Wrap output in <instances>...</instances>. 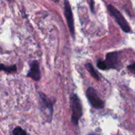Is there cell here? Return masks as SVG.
<instances>
[{"label": "cell", "instance_id": "cell-1", "mask_svg": "<svg viewBox=\"0 0 135 135\" xmlns=\"http://www.w3.org/2000/svg\"><path fill=\"white\" fill-rule=\"evenodd\" d=\"M119 54L117 52L108 53L104 61H98L97 66L102 70L116 69L119 67Z\"/></svg>", "mask_w": 135, "mask_h": 135}, {"label": "cell", "instance_id": "cell-2", "mask_svg": "<svg viewBox=\"0 0 135 135\" xmlns=\"http://www.w3.org/2000/svg\"><path fill=\"white\" fill-rule=\"evenodd\" d=\"M71 108H72V116L71 121L75 125H77L79 121L83 116V107L79 98L76 94H73L71 97Z\"/></svg>", "mask_w": 135, "mask_h": 135}, {"label": "cell", "instance_id": "cell-3", "mask_svg": "<svg viewBox=\"0 0 135 135\" xmlns=\"http://www.w3.org/2000/svg\"><path fill=\"white\" fill-rule=\"evenodd\" d=\"M108 10H109V13H111L112 16L113 17V18H115V20L116 21V22H117L119 25L120 27L125 32H129L131 31V28L129 26V23L127 22V21H126V19L125 18V17L123 16V15L120 13L119 11L117 9H116L113 5H109L108 6Z\"/></svg>", "mask_w": 135, "mask_h": 135}, {"label": "cell", "instance_id": "cell-4", "mask_svg": "<svg viewBox=\"0 0 135 135\" xmlns=\"http://www.w3.org/2000/svg\"><path fill=\"white\" fill-rule=\"evenodd\" d=\"M86 97L93 108L98 109L104 108V102L100 99V98L98 96L96 91L93 88L90 87V88H88V90L86 91Z\"/></svg>", "mask_w": 135, "mask_h": 135}, {"label": "cell", "instance_id": "cell-5", "mask_svg": "<svg viewBox=\"0 0 135 135\" xmlns=\"http://www.w3.org/2000/svg\"><path fill=\"white\" fill-rule=\"evenodd\" d=\"M64 13L65 18L67 19L68 27L69 29L70 33L73 38H75V28H74V19L73 15L72 9L70 5L69 0H65L64 3Z\"/></svg>", "mask_w": 135, "mask_h": 135}, {"label": "cell", "instance_id": "cell-6", "mask_svg": "<svg viewBox=\"0 0 135 135\" xmlns=\"http://www.w3.org/2000/svg\"><path fill=\"white\" fill-rule=\"evenodd\" d=\"M27 76L30 77L36 81H38L41 78L40 71L39 63L37 61H34L30 65V70L27 74Z\"/></svg>", "mask_w": 135, "mask_h": 135}, {"label": "cell", "instance_id": "cell-7", "mask_svg": "<svg viewBox=\"0 0 135 135\" xmlns=\"http://www.w3.org/2000/svg\"><path fill=\"white\" fill-rule=\"evenodd\" d=\"M40 97L41 101H42L44 106L46 109H47L50 111L51 115L52 114L53 104L52 102H51V100H50L44 94L42 93V92H40Z\"/></svg>", "mask_w": 135, "mask_h": 135}, {"label": "cell", "instance_id": "cell-8", "mask_svg": "<svg viewBox=\"0 0 135 135\" xmlns=\"http://www.w3.org/2000/svg\"><path fill=\"white\" fill-rule=\"evenodd\" d=\"M86 67L88 72L90 73V75H92L94 79H96V80H99V79H100V76H99L98 74V73L95 71L93 66H92L90 63H88V64L86 65Z\"/></svg>", "mask_w": 135, "mask_h": 135}, {"label": "cell", "instance_id": "cell-9", "mask_svg": "<svg viewBox=\"0 0 135 135\" xmlns=\"http://www.w3.org/2000/svg\"><path fill=\"white\" fill-rule=\"evenodd\" d=\"M1 70L2 71H5V72L8 73H15L17 72V67L15 65L13 66H5L3 65H1Z\"/></svg>", "mask_w": 135, "mask_h": 135}, {"label": "cell", "instance_id": "cell-10", "mask_svg": "<svg viewBox=\"0 0 135 135\" xmlns=\"http://www.w3.org/2000/svg\"><path fill=\"white\" fill-rule=\"evenodd\" d=\"M13 135H28L21 127H16L13 131Z\"/></svg>", "mask_w": 135, "mask_h": 135}, {"label": "cell", "instance_id": "cell-11", "mask_svg": "<svg viewBox=\"0 0 135 135\" xmlns=\"http://www.w3.org/2000/svg\"><path fill=\"white\" fill-rule=\"evenodd\" d=\"M127 69L131 71V72H132L133 73L135 74V63H132V64H131L130 65L128 66Z\"/></svg>", "mask_w": 135, "mask_h": 135}, {"label": "cell", "instance_id": "cell-12", "mask_svg": "<svg viewBox=\"0 0 135 135\" xmlns=\"http://www.w3.org/2000/svg\"><path fill=\"white\" fill-rule=\"evenodd\" d=\"M90 9L92 11V13H94V0H90Z\"/></svg>", "mask_w": 135, "mask_h": 135}, {"label": "cell", "instance_id": "cell-13", "mask_svg": "<svg viewBox=\"0 0 135 135\" xmlns=\"http://www.w3.org/2000/svg\"><path fill=\"white\" fill-rule=\"evenodd\" d=\"M52 1H54V2H55V3H57V2H59V0H52Z\"/></svg>", "mask_w": 135, "mask_h": 135}, {"label": "cell", "instance_id": "cell-14", "mask_svg": "<svg viewBox=\"0 0 135 135\" xmlns=\"http://www.w3.org/2000/svg\"><path fill=\"white\" fill-rule=\"evenodd\" d=\"M89 135H95V134H90Z\"/></svg>", "mask_w": 135, "mask_h": 135}, {"label": "cell", "instance_id": "cell-15", "mask_svg": "<svg viewBox=\"0 0 135 135\" xmlns=\"http://www.w3.org/2000/svg\"><path fill=\"white\" fill-rule=\"evenodd\" d=\"M8 1H11L12 0H8Z\"/></svg>", "mask_w": 135, "mask_h": 135}]
</instances>
